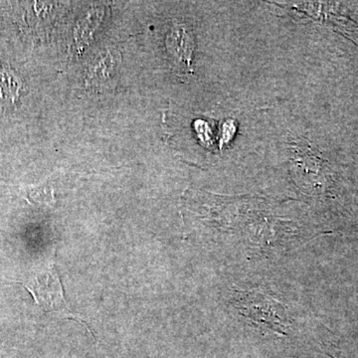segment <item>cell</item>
Wrapping results in <instances>:
<instances>
[{
    "instance_id": "obj_1",
    "label": "cell",
    "mask_w": 358,
    "mask_h": 358,
    "mask_svg": "<svg viewBox=\"0 0 358 358\" xmlns=\"http://www.w3.org/2000/svg\"><path fill=\"white\" fill-rule=\"evenodd\" d=\"M232 305L242 317L274 333L286 334L291 327L286 306L266 294L236 291L232 296Z\"/></svg>"
},
{
    "instance_id": "obj_2",
    "label": "cell",
    "mask_w": 358,
    "mask_h": 358,
    "mask_svg": "<svg viewBox=\"0 0 358 358\" xmlns=\"http://www.w3.org/2000/svg\"><path fill=\"white\" fill-rule=\"evenodd\" d=\"M167 54L174 68L180 73L190 74L193 69L195 39L192 30L185 23L173 22L166 35Z\"/></svg>"
},
{
    "instance_id": "obj_3",
    "label": "cell",
    "mask_w": 358,
    "mask_h": 358,
    "mask_svg": "<svg viewBox=\"0 0 358 358\" xmlns=\"http://www.w3.org/2000/svg\"><path fill=\"white\" fill-rule=\"evenodd\" d=\"M121 61L119 51L108 49L99 53L87 68L86 86L94 90L110 88L119 74Z\"/></svg>"
},
{
    "instance_id": "obj_4",
    "label": "cell",
    "mask_w": 358,
    "mask_h": 358,
    "mask_svg": "<svg viewBox=\"0 0 358 358\" xmlns=\"http://www.w3.org/2000/svg\"><path fill=\"white\" fill-rule=\"evenodd\" d=\"M23 83L9 68L0 69V106L14 105L20 100Z\"/></svg>"
},
{
    "instance_id": "obj_5",
    "label": "cell",
    "mask_w": 358,
    "mask_h": 358,
    "mask_svg": "<svg viewBox=\"0 0 358 358\" xmlns=\"http://www.w3.org/2000/svg\"><path fill=\"white\" fill-rule=\"evenodd\" d=\"M329 357H331V358H336V357H334L333 355H329Z\"/></svg>"
}]
</instances>
